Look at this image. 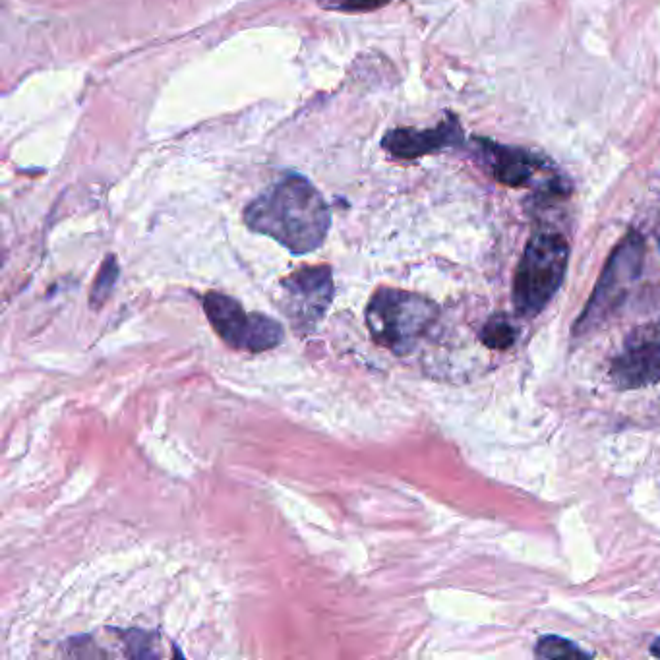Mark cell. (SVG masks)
<instances>
[{
    "mask_svg": "<svg viewBox=\"0 0 660 660\" xmlns=\"http://www.w3.org/2000/svg\"><path fill=\"white\" fill-rule=\"evenodd\" d=\"M246 225L281 242L295 254L324 244L330 231V208L312 182L287 175L244 210Z\"/></svg>",
    "mask_w": 660,
    "mask_h": 660,
    "instance_id": "6da1fadb",
    "label": "cell"
},
{
    "mask_svg": "<svg viewBox=\"0 0 660 660\" xmlns=\"http://www.w3.org/2000/svg\"><path fill=\"white\" fill-rule=\"evenodd\" d=\"M570 264V244L558 233H537L525 246L513 279V306L523 318L540 314L560 291Z\"/></svg>",
    "mask_w": 660,
    "mask_h": 660,
    "instance_id": "7a4b0ae2",
    "label": "cell"
},
{
    "mask_svg": "<svg viewBox=\"0 0 660 660\" xmlns=\"http://www.w3.org/2000/svg\"><path fill=\"white\" fill-rule=\"evenodd\" d=\"M436 318L438 306L432 300L391 287L378 289L366 308L372 339L395 355H409Z\"/></svg>",
    "mask_w": 660,
    "mask_h": 660,
    "instance_id": "3957f363",
    "label": "cell"
},
{
    "mask_svg": "<svg viewBox=\"0 0 660 660\" xmlns=\"http://www.w3.org/2000/svg\"><path fill=\"white\" fill-rule=\"evenodd\" d=\"M643 256L645 240L641 239L639 233L631 231L610 254L599 283L595 285L591 299L575 324V335H585L589 331L597 330L624 302L630 293L631 285L641 275Z\"/></svg>",
    "mask_w": 660,
    "mask_h": 660,
    "instance_id": "277c9868",
    "label": "cell"
},
{
    "mask_svg": "<svg viewBox=\"0 0 660 660\" xmlns=\"http://www.w3.org/2000/svg\"><path fill=\"white\" fill-rule=\"evenodd\" d=\"M204 310L213 330L235 349L260 353L283 341L281 324L262 314H246L239 302L227 295H206Z\"/></svg>",
    "mask_w": 660,
    "mask_h": 660,
    "instance_id": "5b68a950",
    "label": "cell"
},
{
    "mask_svg": "<svg viewBox=\"0 0 660 660\" xmlns=\"http://www.w3.org/2000/svg\"><path fill=\"white\" fill-rule=\"evenodd\" d=\"M610 380L622 391L649 388L660 382V320L631 331L612 360Z\"/></svg>",
    "mask_w": 660,
    "mask_h": 660,
    "instance_id": "8992f818",
    "label": "cell"
},
{
    "mask_svg": "<svg viewBox=\"0 0 660 660\" xmlns=\"http://www.w3.org/2000/svg\"><path fill=\"white\" fill-rule=\"evenodd\" d=\"M281 310L293 328L312 331L326 316L333 299V279L328 266L302 268L281 281Z\"/></svg>",
    "mask_w": 660,
    "mask_h": 660,
    "instance_id": "52a82bcc",
    "label": "cell"
},
{
    "mask_svg": "<svg viewBox=\"0 0 660 660\" xmlns=\"http://www.w3.org/2000/svg\"><path fill=\"white\" fill-rule=\"evenodd\" d=\"M463 142V130L459 120L451 113L442 120L436 128L430 130H411V128H397L384 136V148L390 151L393 157L399 159H417L428 153H438L451 146Z\"/></svg>",
    "mask_w": 660,
    "mask_h": 660,
    "instance_id": "ba28073f",
    "label": "cell"
},
{
    "mask_svg": "<svg viewBox=\"0 0 660 660\" xmlns=\"http://www.w3.org/2000/svg\"><path fill=\"white\" fill-rule=\"evenodd\" d=\"M480 146L492 165L494 177L506 186L519 188L529 184V180L533 179V173L542 165L535 155L527 151L498 146L490 140H480Z\"/></svg>",
    "mask_w": 660,
    "mask_h": 660,
    "instance_id": "9c48e42d",
    "label": "cell"
},
{
    "mask_svg": "<svg viewBox=\"0 0 660 660\" xmlns=\"http://www.w3.org/2000/svg\"><path fill=\"white\" fill-rule=\"evenodd\" d=\"M480 341L484 347L494 351H506L515 343V328L502 314L492 316L480 331Z\"/></svg>",
    "mask_w": 660,
    "mask_h": 660,
    "instance_id": "30bf717a",
    "label": "cell"
},
{
    "mask_svg": "<svg viewBox=\"0 0 660 660\" xmlns=\"http://www.w3.org/2000/svg\"><path fill=\"white\" fill-rule=\"evenodd\" d=\"M537 657L540 659H585L591 657L575 643L558 635H544L537 643Z\"/></svg>",
    "mask_w": 660,
    "mask_h": 660,
    "instance_id": "8fae6325",
    "label": "cell"
},
{
    "mask_svg": "<svg viewBox=\"0 0 660 660\" xmlns=\"http://www.w3.org/2000/svg\"><path fill=\"white\" fill-rule=\"evenodd\" d=\"M119 279V264L115 260V256H109L101 270L97 273V279L93 283V289H91V306L99 308L105 300L109 299L115 283Z\"/></svg>",
    "mask_w": 660,
    "mask_h": 660,
    "instance_id": "7c38bea8",
    "label": "cell"
},
{
    "mask_svg": "<svg viewBox=\"0 0 660 660\" xmlns=\"http://www.w3.org/2000/svg\"><path fill=\"white\" fill-rule=\"evenodd\" d=\"M390 0H322V6L337 12H370L386 6Z\"/></svg>",
    "mask_w": 660,
    "mask_h": 660,
    "instance_id": "4fadbf2b",
    "label": "cell"
}]
</instances>
